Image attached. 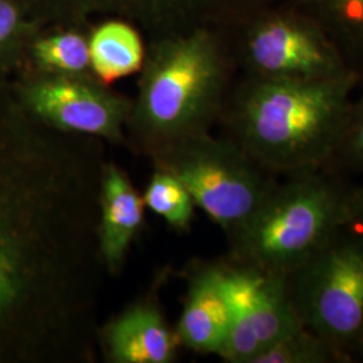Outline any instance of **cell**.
I'll return each instance as SVG.
<instances>
[{
  "label": "cell",
  "mask_w": 363,
  "mask_h": 363,
  "mask_svg": "<svg viewBox=\"0 0 363 363\" xmlns=\"http://www.w3.org/2000/svg\"><path fill=\"white\" fill-rule=\"evenodd\" d=\"M279 0H42L58 25H76L94 15H112L152 31L156 38L210 28L232 35Z\"/></svg>",
  "instance_id": "cell-8"
},
{
  "label": "cell",
  "mask_w": 363,
  "mask_h": 363,
  "mask_svg": "<svg viewBox=\"0 0 363 363\" xmlns=\"http://www.w3.org/2000/svg\"><path fill=\"white\" fill-rule=\"evenodd\" d=\"M184 184L196 208L225 232H240L271 195L279 178L255 162L228 136H190L150 156Z\"/></svg>",
  "instance_id": "cell-5"
},
{
  "label": "cell",
  "mask_w": 363,
  "mask_h": 363,
  "mask_svg": "<svg viewBox=\"0 0 363 363\" xmlns=\"http://www.w3.org/2000/svg\"><path fill=\"white\" fill-rule=\"evenodd\" d=\"M145 208L162 217L175 230H187L194 218V201L178 178L155 169L143 195Z\"/></svg>",
  "instance_id": "cell-17"
},
{
  "label": "cell",
  "mask_w": 363,
  "mask_h": 363,
  "mask_svg": "<svg viewBox=\"0 0 363 363\" xmlns=\"http://www.w3.org/2000/svg\"><path fill=\"white\" fill-rule=\"evenodd\" d=\"M31 54L40 72L93 76L89 40L73 30L45 35L33 43Z\"/></svg>",
  "instance_id": "cell-15"
},
{
  "label": "cell",
  "mask_w": 363,
  "mask_h": 363,
  "mask_svg": "<svg viewBox=\"0 0 363 363\" xmlns=\"http://www.w3.org/2000/svg\"><path fill=\"white\" fill-rule=\"evenodd\" d=\"M31 116L54 130L109 143L124 142L132 103L105 88L93 76L40 72L22 88Z\"/></svg>",
  "instance_id": "cell-9"
},
{
  "label": "cell",
  "mask_w": 363,
  "mask_h": 363,
  "mask_svg": "<svg viewBox=\"0 0 363 363\" xmlns=\"http://www.w3.org/2000/svg\"><path fill=\"white\" fill-rule=\"evenodd\" d=\"M232 37L210 28L156 38L127 125L145 155L208 132L230 93Z\"/></svg>",
  "instance_id": "cell-3"
},
{
  "label": "cell",
  "mask_w": 363,
  "mask_h": 363,
  "mask_svg": "<svg viewBox=\"0 0 363 363\" xmlns=\"http://www.w3.org/2000/svg\"><path fill=\"white\" fill-rule=\"evenodd\" d=\"M350 223L363 229V184L351 187Z\"/></svg>",
  "instance_id": "cell-20"
},
{
  "label": "cell",
  "mask_w": 363,
  "mask_h": 363,
  "mask_svg": "<svg viewBox=\"0 0 363 363\" xmlns=\"http://www.w3.org/2000/svg\"><path fill=\"white\" fill-rule=\"evenodd\" d=\"M143 196L115 163H105L100 187L99 245L106 272H120L144 223Z\"/></svg>",
  "instance_id": "cell-11"
},
{
  "label": "cell",
  "mask_w": 363,
  "mask_h": 363,
  "mask_svg": "<svg viewBox=\"0 0 363 363\" xmlns=\"http://www.w3.org/2000/svg\"><path fill=\"white\" fill-rule=\"evenodd\" d=\"M358 85L354 72L322 79L244 74L220 120L226 136L277 178L330 169Z\"/></svg>",
  "instance_id": "cell-2"
},
{
  "label": "cell",
  "mask_w": 363,
  "mask_h": 363,
  "mask_svg": "<svg viewBox=\"0 0 363 363\" xmlns=\"http://www.w3.org/2000/svg\"><path fill=\"white\" fill-rule=\"evenodd\" d=\"M103 162L73 138H0V358L89 362L99 337Z\"/></svg>",
  "instance_id": "cell-1"
},
{
  "label": "cell",
  "mask_w": 363,
  "mask_h": 363,
  "mask_svg": "<svg viewBox=\"0 0 363 363\" xmlns=\"http://www.w3.org/2000/svg\"><path fill=\"white\" fill-rule=\"evenodd\" d=\"M112 363H169L181 345L154 303L143 301L108 323L99 334Z\"/></svg>",
  "instance_id": "cell-10"
},
{
  "label": "cell",
  "mask_w": 363,
  "mask_h": 363,
  "mask_svg": "<svg viewBox=\"0 0 363 363\" xmlns=\"http://www.w3.org/2000/svg\"><path fill=\"white\" fill-rule=\"evenodd\" d=\"M244 74L274 79H322L352 72L335 43L311 18L277 3L232 35Z\"/></svg>",
  "instance_id": "cell-7"
},
{
  "label": "cell",
  "mask_w": 363,
  "mask_h": 363,
  "mask_svg": "<svg viewBox=\"0 0 363 363\" xmlns=\"http://www.w3.org/2000/svg\"><path fill=\"white\" fill-rule=\"evenodd\" d=\"M351 187L331 169L284 177L253 218L229 238L232 262L288 277L350 225Z\"/></svg>",
  "instance_id": "cell-4"
},
{
  "label": "cell",
  "mask_w": 363,
  "mask_h": 363,
  "mask_svg": "<svg viewBox=\"0 0 363 363\" xmlns=\"http://www.w3.org/2000/svg\"><path fill=\"white\" fill-rule=\"evenodd\" d=\"M286 283L301 325L355 358L363 325V229L342 228Z\"/></svg>",
  "instance_id": "cell-6"
},
{
  "label": "cell",
  "mask_w": 363,
  "mask_h": 363,
  "mask_svg": "<svg viewBox=\"0 0 363 363\" xmlns=\"http://www.w3.org/2000/svg\"><path fill=\"white\" fill-rule=\"evenodd\" d=\"M230 323L229 304L216 264L195 268L177 328L179 342L199 354L220 357Z\"/></svg>",
  "instance_id": "cell-12"
},
{
  "label": "cell",
  "mask_w": 363,
  "mask_h": 363,
  "mask_svg": "<svg viewBox=\"0 0 363 363\" xmlns=\"http://www.w3.org/2000/svg\"><path fill=\"white\" fill-rule=\"evenodd\" d=\"M88 40L91 74L104 85L128 77L143 67L145 52L142 37L123 19L101 23Z\"/></svg>",
  "instance_id": "cell-14"
},
{
  "label": "cell",
  "mask_w": 363,
  "mask_h": 363,
  "mask_svg": "<svg viewBox=\"0 0 363 363\" xmlns=\"http://www.w3.org/2000/svg\"><path fill=\"white\" fill-rule=\"evenodd\" d=\"M355 358H362L363 361V325L355 345Z\"/></svg>",
  "instance_id": "cell-21"
},
{
  "label": "cell",
  "mask_w": 363,
  "mask_h": 363,
  "mask_svg": "<svg viewBox=\"0 0 363 363\" xmlns=\"http://www.w3.org/2000/svg\"><path fill=\"white\" fill-rule=\"evenodd\" d=\"M330 169L340 175L342 172H363V91L351 103Z\"/></svg>",
  "instance_id": "cell-18"
},
{
  "label": "cell",
  "mask_w": 363,
  "mask_h": 363,
  "mask_svg": "<svg viewBox=\"0 0 363 363\" xmlns=\"http://www.w3.org/2000/svg\"><path fill=\"white\" fill-rule=\"evenodd\" d=\"M354 357L301 325L262 351L253 363H350Z\"/></svg>",
  "instance_id": "cell-16"
},
{
  "label": "cell",
  "mask_w": 363,
  "mask_h": 363,
  "mask_svg": "<svg viewBox=\"0 0 363 363\" xmlns=\"http://www.w3.org/2000/svg\"><path fill=\"white\" fill-rule=\"evenodd\" d=\"M21 23L18 6L10 0H0V50L16 37Z\"/></svg>",
  "instance_id": "cell-19"
},
{
  "label": "cell",
  "mask_w": 363,
  "mask_h": 363,
  "mask_svg": "<svg viewBox=\"0 0 363 363\" xmlns=\"http://www.w3.org/2000/svg\"><path fill=\"white\" fill-rule=\"evenodd\" d=\"M304 13L335 43L346 64L363 82V0H279Z\"/></svg>",
  "instance_id": "cell-13"
}]
</instances>
